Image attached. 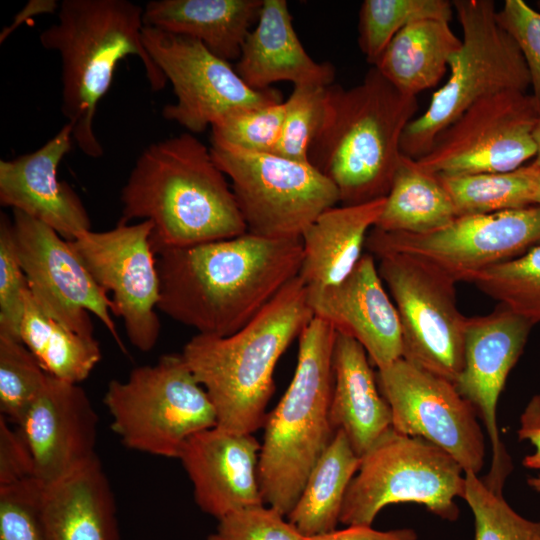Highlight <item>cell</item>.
I'll use <instances>...</instances> for the list:
<instances>
[{"instance_id": "6da1fadb", "label": "cell", "mask_w": 540, "mask_h": 540, "mask_svg": "<svg viewBox=\"0 0 540 540\" xmlns=\"http://www.w3.org/2000/svg\"><path fill=\"white\" fill-rule=\"evenodd\" d=\"M301 238L243 235L157 254L158 310L197 334L228 336L246 325L292 279Z\"/></svg>"}, {"instance_id": "7a4b0ae2", "label": "cell", "mask_w": 540, "mask_h": 540, "mask_svg": "<svg viewBox=\"0 0 540 540\" xmlns=\"http://www.w3.org/2000/svg\"><path fill=\"white\" fill-rule=\"evenodd\" d=\"M119 222L152 223L157 255L247 233L226 175L210 148L189 132L147 146L120 195Z\"/></svg>"}, {"instance_id": "3957f363", "label": "cell", "mask_w": 540, "mask_h": 540, "mask_svg": "<svg viewBox=\"0 0 540 540\" xmlns=\"http://www.w3.org/2000/svg\"><path fill=\"white\" fill-rule=\"evenodd\" d=\"M313 317L297 276L237 332L196 334L184 345L181 355L213 403L218 428L253 434L264 426L275 367Z\"/></svg>"}, {"instance_id": "277c9868", "label": "cell", "mask_w": 540, "mask_h": 540, "mask_svg": "<svg viewBox=\"0 0 540 540\" xmlns=\"http://www.w3.org/2000/svg\"><path fill=\"white\" fill-rule=\"evenodd\" d=\"M143 11L128 0H63L57 21L40 33L42 47L60 57L61 110L73 142L88 157L103 155L94 119L121 60L138 57L153 91L167 83L144 46Z\"/></svg>"}, {"instance_id": "5b68a950", "label": "cell", "mask_w": 540, "mask_h": 540, "mask_svg": "<svg viewBox=\"0 0 540 540\" xmlns=\"http://www.w3.org/2000/svg\"><path fill=\"white\" fill-rule=\"evenodd\" d=\"M418 110L372 67L350 89L330 86V107L308 161L336 187L342 205L387 196L402 155L400 142Z\"/></svg>"}, {"instance_id": "8992f818", "label": "cell", "mask_w": 540, "mask_h": 540, "mask_svg": "<svg viewBox=\"0 0 540 540\" xmlns=\"http://www.w3.org/2000/svg\"><path fill=\"white\" fill-rule=\"evenodd\" d=\"M335 337V329L318 317L306 325L293 378L264 423L260 491L264 503L286 517L336 433L330 419Z\"/></svg>"}, {"instance_id": "52a82bcc", "label": "cell", "mask_w": 540, "mask_h": 540, "mask_svg": "<svg viewBox=\"0 0 540 540\" xmlns=\"http://www.w3.org/2000/svg\"><path fill=\"white\" fill-rule=\"evenodd\" d=\"M463 38L449 61L447 82L426 111L406 126L400 150L419 159L439 134L480 100L507 91L526 92L530 76L512 36L499 24L492 0L452 1Z\"/></svg>"}, {"instance_id": "ba28073f", "label": "cell", "mask_w": 540, "mask_h": 540, "mask_svg": "<svg viewBox=\"0 0 540 540\" xmlns=\"http://www.w3.org/2000/svg\"><path fill=\"white\" fill-rule=\"evenodd\" d=\"M103 402L122 444L154 456L178 458L191 436L217 425L214 405L181 353L111 380Z\"/></svg>"}, {"instance_id": "9c48e42d", "label": "cell", "mask_w": 540, "mask_h": 540, "mask_svg": "<svg viewBox=\"0 0 540 540\" xmlns=\"http://www.w3.org/2000/svg\"><path fill=\"white\" fill-rule=\"evenodd\" d=\"M465 472L446 451L392 427L360 457L346 491L340 522L371 526L386 506L415 503L438 517L455 521L456 498H463Z\"/></svg>"}, {"instance_id": "30bf717a", "label": "cell", "mask_w": 540, "mask_h": 540, "mask_svg": "<svg viewBox=\"0 0 540 540\" xmlns=\"http://www.w3.org/2000/svg\"><path fill=\"white\" fill-rule=\"evenodd\" d=\"M216 165L231 180L247 232L269 239L301 238L325 210L336 206L335 185L309 162L211 142Z\"/></svg>"}, {"instance_id": "8fae6325", "label": "cell", "mask_w": 540, "mask_h": 540, "mask_svg": "<svg viewBox=\"0 0 540 540\" xmlns=\"http://www.w3.org/2000/svg\"><path fill=\"white\" fill-rule=\"evenodd\" d=\"M540 244V206L457 216L427 234L386 232L373 228L368 252L414 256L453 280L472 282L476 275L515 259Z\"/></svg>"}, {"instance_id": "7c38bea8", "label": "cell", "mask_w": 540, "mask_h": 540, "mask_svg": "<svg viewBox=\"0 0 540 540\" xmlns=\"http://www.w3.org/2000/svg\"><path fill=\"white\" fill-rule=\"evenodd\" d=\"M378 258L401 324L402 358L455 383L464 364L466 320L457 306L456 283L408 254Z\"/></svg>"}, {"instance_id": "4fadbf2b", "label": "cell", "mask_w": 540, "mask_h": 540, "mask_svg": "<svg viewBox=\"0 0 540 540\" xmlns=\"http://www.w3.org/2000/svg\"><path fill=\"white\" fill-rule=\"evenodd\" d=\"M540 112L531 94L502 92L471 106L445 128L418 164L443 177L514 171L535 158Z\"/></svg>"}, {"instance_id": "5bb4252c", "label": "cell", "mask_w": 540, "mask_h": 540, "mask_svg": "<svg viewBox=\"0 0 540 540\" xmlns=\"http://www.w3.org/2000/svg\"><path fill=\"white\" fill-rule=\"evenodd\" d=\"M142 38L176 97L163 107V118L191 134L203 132L235 110L283 101L276 89L250 88L228 61L196 39L148 26Z\"/></svg>"}, {"instance_id": "9a60e30c", "label": "cell", "mask_w": 540, "mask_h": 540, "mask_svg": "<svg viewBox=\"0 0 540 540\" xmlns=\"http://www.w3.org/2000/svg\"><path fill=\"white\" fill-rule=\"evenodd\" d=\"M149 221L118 222L106 231L88 230L70 246L95 282L112 294V313L122 319L129 342L149 352L158 342L160 275Z\"/></svg>"}, {"instance_id": "2e32d148", "label": "cell", "mask_w": 540, "mask_h": 540, "mask_svg": "<svg viewBox=\"0 0 540 540\" xmlns=\"http://www.w3.org/2000/svg\"><path fill=\"white\" fill-rule=\"evenodd\" d=\"M17 255L39 308L69 330L94 338L93 314L125 352L112 319L113 304L68 240L44 223L12 210Z\"/></svg>"}, {"instance_id": "e0dca14e", "label": "cell", "mask_w": 540, "mask_h": 540, "mask_svg": "<svg viewBox=\"0 0 540 540\" xmlns=\"http://www.w3.org/2000/svg\"><path fill=\"white\" fill-rule=\"evenodd\" d=\"M379 390L392 414V428L423 438L450 454L464 472L479 475L485 437L474 406L443 377L399 358L377 369Z\"/></svg>"}, {"instance_id": "ac0fdd59", "label": "cell", "mask_w": 540, "mask_h": 540, "mask_svg": "<svg viewBox=\"0 0 540 540\" xmlns=\"http://www.w3.org/2000/svg\"><path fill=\"white\" fill-rule=\"evenodd\" d=\"M531 328L528 321L500 304L489 314L465 320L464 364L454 384L474 406L486 428L492 460L488 474L481 479L499 494H503L512 472V460L499 435L497 404Z\"/></svg>"}, {"instance_id": "d6986e66", "label": "cell", "mask_w": 540, "mask_h": 540, "mask_svg": "<svg viewBox=\"0 0 540 540\" xmlns=\"http://www.w3.org/2000/svg\"><path fill=\"white\" fill-rule=\"evenodd\" d=\"M97 414L79 385L47 380L15 425L23 435L42 485L56 483L85 467L96 453Z\"/></svg>"}, {"instance_id": "ffe728a7", "label": "cell", "mask_w": 540, "mask_h": 540, "mask_svg": "<svg viewBox=\"0 0 540 540\" xmlns=\"http://www.w3.org/2000/svg\"><path fill=\"white\" fill-rule=\"evenodd\" d=\"M307 294L314 316L360 343L377 369L402 357L399 316L369 252L340 283Z\"/></svg>"}, {"instance_id": "44dd1931", "label": "cell", "mask_w": 540, "mask_h": 540, "mask_svg": "<svg viewBox=\"0 0 540 540\" xmlns=\"http://www.w3.org/2000/svg\"><path fill=\"white\" fill-rule=\"evenodd\" d=\"M261 444L253 434L217 426L191 436L177 459L187 473L197 506L217 520L264 504L258 478Z\"/></svg>"}, {"instance_id": "7402d4cb", "label": "cell", "mask_w": 540, "mask_h": 540, "mask_svg": "<svg viewBox=\"0 0 540 540\" xmlns=\"http://www.w3.org/2000/svg\"><path fill=\"white\" fill-rule=\"evenodd\" d=\"M73 143L72 126L66 122L37 150L0 161V204L44 223L68 241L91 230L82 200L57 177Z\"/></svg>"}, {"instance_id": "603a6c76", "label": "cell", "mask_w": 540, "mask_h": 540, "mask_svg": "<svg viewBox=\"0 0 540 540\" xmlns=\"http://www.w3.org/2000/svg\"><path fill=\"white\" fill-rule=\"evenodd\" d=\"M254 90L289 81L297 85H332L335 69L316 62L304 49L286 0H263L259 18L248 34L235 67Z\"/></svg>"}, {"instance_id": "cb8c5ba5", "label": "cell", "mask_w": 540, "mask_h": 540, "mask_svg": "<svg viewBox=\"0 0 540 540\" xmlns=\"http://www.w3.org/2000/svg\"><path fill=\"white\" fill-rule=\"evenodd\" d=\"M38 518L41 540H119L115 497L99 457L42 486Z\"/></svg>"}, {"instance_id": "d4e9b609", "label": "cell", "mask_w": 540, "mask_h": 540, "mask_svg": "<svg viewBox=\"0 0 540 540\" xmlns=\"http://www.w3.org/2000/svg\"><path fill=\"white\" fill-rule=\"evenodd\" d=\"M330 419L361 457L390 427L392 414L382 396L369 357L360 343L336 332Z\"/></svg>"}, {"instance_id": "484cf974", "label": "cell", "mask_w": 540, "mask_h": 540, "mask_svg": "<svg viewBox=\"0 0 540 540\" xmlns=\"http://www.w3.org/2000/svg\"><path fill=\"white\" fill-rule=\"evenodd\" d=\"M385 199L331 207L304 230L298 277L306 288L335 285L350 274L364 254L367 236L382 213Z\"/></svg>"}, {"instance_id": "4316f807", "label": "cell", "mask_w": 540, "mask_h": 540, "mask_svg": "<svg viewBox=\"0 0 540 540\" xmlns=\"http://www.w3.org/2000/svg\"><path fill=\"white\" fill-rule=\"evenodd\" d=\"M263 0H152L144 25L200 41L216 56L238 60Z\"/></svg>"}, {"instance_id": "83f0119b", "label": "cell", "mask_w": 540, "mask_h": 540, "mask_svg": "<svg viewBox=\"0 0 540 540\" xmlns=\"http://www.w3.org/2000/svg\"><path fill=\"white\" fill-rule=\"evenodd\" d=\"M460 46L449 21L422 19L401 29L373 67L400 92L417 97L442 79Z\"/></svg>"}, {"instance_id": "f1b7e54d", "label": "cell", "mask_w": 540, "mask_h": 540, "mask_svg": "<svg viewBox=\"0 0 540 540\" xmlns=\"http://www.w3.org/2000/svg\"><path fill=\"white\" fill-rule=\"evenodd\" d=\"M456 217L452 199L439 176L402 154L374 228L427 234L442 229Z\"/></svg>"}, {"instance_id": "f546056e", "label": "cell", "mask_w": 540, "mask_h": 540, "mask_svg": "<svg viewBox=\"0 0 540 540\" xmlns=\"http://www.w3.org/2000/svg\"><path fill=\"white\" fill-rule=\"evenodd\" d=\"M359 465L360 457L344 432L336 431L287 515L288 521L305 538L336 529L346 491Z\"/></svg>"}, {"instance_id": "4dcf8cb0", "label": "cell", "mask_w": 540, "mask_h": 540, "mask_svg": "<svg viewBox=\"0 0 540 540\" xmlns=\"http://www.w3.org/2000/svg\"><path fill=\"white\" fill-rule=\"evenodd\" d=\"M19 339L47 374L75 384L87 379L102 357L95 338L79 335L47 316L29 290Z\"/></svg>"}, {"instance_id": "1f68e13d", "label": "cell", "mask_w": 540, "mask_h": 540, "mask_svg": "<svg viewBox=\"0 0 540 540\" xmlns=\"http://www.w3.org/2000/svg\"><path fill=\"white\" fill-rule=\"evenodd\" d=\"M534 174L531 163L505 173L439 178L462 216L533 206Z\"/></svg>"}, {"instance_id": "d6a6232c", "label": "cell", "mask_w": 540, "mask_h": 540, "mask_svg": "<svg viewBox=\"0 0 540 540\" xmlns=\"http://www.w3.org/2000/svg\"><path fill=\"white\" fill-rule=\"evenodd\" d=\"M452 12L453 4L447 0H365L359 12V47L374 65L405 26L428 18L450 22Z\"/></svg>"}, {"instance_id": "836d02e7", "label": "cell", "mask_w": 540, "mask_h": 540, "mask_svg": "<svg viewBox=\"0 0 540 540\" xmlns=\"http://www.w3.org/2000/svg\"><path fill=\"white\" fill-rule=\"evenodd\" d=\"M472 283L532 326L540 322V244L479 273Z\"/></svg>"}, {"instance_id": "e575fe53", "label": "cell", "mask_w": 540, "mask_h": 540, "mask_svg": "<svg viewBox=\"0 0 540 540\" xmlns=\"http://www.w3.org/2000/svg\"><path fill=\"white\" fill-rule=\"evenodd\" d=\"M330 86H294L290 96L284 101L281 135L272 154L299 162H309V149L329 112Z\"/></svg>"}, {"instance_id": "d590c367", "label": "cell", "mask_w": 540, "mask_h": 540, "mask_svg": "<svg viewBox=\"0 0 540 540\" xmlns=\"http://www.w3.org/2000/svg\"><path fill=\"white\" fill-rule=\"evenodd\" d=\"M48 374L18 339L0 335V411L16 425L42 390Z\"/></svg>"}, {"instance_id": "8d00e7d4", "label": "cell", "mask_w": 540, "mask_h": 540, "mask_svg": "<svg viewBox=\"0 0 540 540\" xmlns=\"http://www.w3.org/2000/svg\"><path fill=\"white\" fill-rule=\"evenodd\" d=\"M475 519V540H540V522L518 514L503 494L490 490L479 477L465 472L463 498Z\"/></svg>"}, {"instance_id": "74e56055", "label": "cell", "mask_w": 540, "mask_h": 540, "mask_svg": "<svg viewBox=\"0 0 540 540\" xmlns=\"http://www.w3.org/2000/svg\"><path fill=\"white\" fill-rule=\"evenodd\" d=\"M284 101L235 110L211 126V142L273 153L282 130Z\"/></svg>"}, {"instance_id": "f35d334b", "label": "cell", "mask_w": 540, "mask_h": 540, "mask_svg": "<svg viewBox=\"0 0 540 540\" xmlns=\"http://www.w3.org/2000/svg\"><path fill=\"white\" fill-rule=\"evenodd\" d=\"M29 290L21 267L13 234L12 219L0 216V335L19 339Z\"/></svg>"}, {"instance_id": "ab89813d", "label": "cell", "mask_w": 540, "mask_h": 540, "mask_svg": "<svg viewBox=\"0 0 540 540\" xmlns=\"http://www.w3.org/2000/svg\"><path fill=\"white\" fill-rule=\"evenodd\" d=\"M285 517L264 504L246 507L220 518L207 540H305Z\"/></svg>"}, {"instance_id": "60d3db41", "label": "cell", "mask_w": 540, "mask_h": 540, "mask_svg": "<svg viewBox=\"0 0 540 540\" xmlns=\"http://www.w3.org/2000/svg\"><path fill=\"white\" fill-rule=\"evenodd\" d=\"M41 488L35 478L0 486V540H41Z\"/></svg>"}, {"instance_id": "b9f144b4", "label": "cell", "mask_w": 540, "mask_h": 540, "mask_svg": "<svg viewBox=\"0 0 540 540\" xmlns=\"http://www.w3.org/2000/svg\"><path fill=\"white\" fill-rule=\"evenodd\" d=\"M496 17L522 53L530 76L531 95L540 112V11L523 0H506Z\"/></svg>"}, {"instance_id": "7bdbcfd3", "label": "cell", "mask_w": 540, "mask_h": 540, "mask_svg": "<svg viewBox=\"0 0 540 540\" xmlns=\"http://www.w3.org/2000/svg\"><path fill=\"white\" fill-rule=\"evenodd\" d=\"M0 415V486L34 478L29 447L18 428Z\"/></svg>"}, {"instance_id": "ee69618b", "label": "cell", "mask_w": 540, "mask_h": 540, "mask_svg": "<svg viewBox=\"0 0 540 540\" xmlns=\"http://www.w3.org/2000/svg\"><path fill=\"white\" fill-rule=\"evenodd\" d=\"M517 434L520 441H528L534 447V452L527 455L522 464L538 472L537 476L528 479V484L540 493V395H535L527 404Z\"/></svg>"}, {"instance_id": "f6af8a7d", "label": "cell", "mask_w": 540, "mask_h": 540, "mask_svg": "<svg viewBox=\"0 0 540 540\" xmlns=\"http://www.w3.org/2000/svg\"><path fill=\"white\" fill-rule=\"evenodd\" d=\"M305 540H417L413 529L375 530L371 526L350 525L341 530L308 537Z\"/></svg>"}, {"instance_id": "bcb514c9", "label": "cell", "mask_w": 540, "mask_h": 540, "mask_svg": "<svg viewBox=\"0 0 540 540\" xmlns=\"http://www.w3.org/2000/svg\"><path fill=\"white\" fill-rule=\"evenodd\" d=\"M60 3L55 0H30L14 17L11 24L0 33V43H3L9 35L27 20L40 14L57 12Z\"/></svg>"}, {"instance_id": "7dc6e473", "label": "cell", "mask_w": 540, "mask_h": 540, "mask_svg": "<svg viewBox=\"0 0 540 540\" xmlns=\"http://www.w3.org/2000/svg\"><path fill=\"white\" fill-rule=\"evenodd\" d=\"M534 140L536 144V155L532 163L540 168V116L534 129Z\"/></svg>"}, {"instance_id": "c3c4849f", "label": "cell", "mask_w": 540, "mask_h": 540, "mask_svg": "<svg viewBox=\"0 0 540 540\" xmlns=\"http://www.w3.org/2000/svg\"><path fill=\"white\" fill-rule=\"evenodd\" d=\"M533 204L540 206V168L535 164Z\"/></svg>"}, {"instance_id": "681fc988", "label": "cell", "mask_w": 540, "mask_h": 540, "mask_svg": "<svg viewBox=\"0 0 540 540\" xmlns=\"http://www.w3.org/2000/svg\"><path fill=\"white\" fill-rule=\"evenodd\" d=\"M537 6H538V8H539V10H540V0L537 1Z\"/></svg>"}]
</instances>
